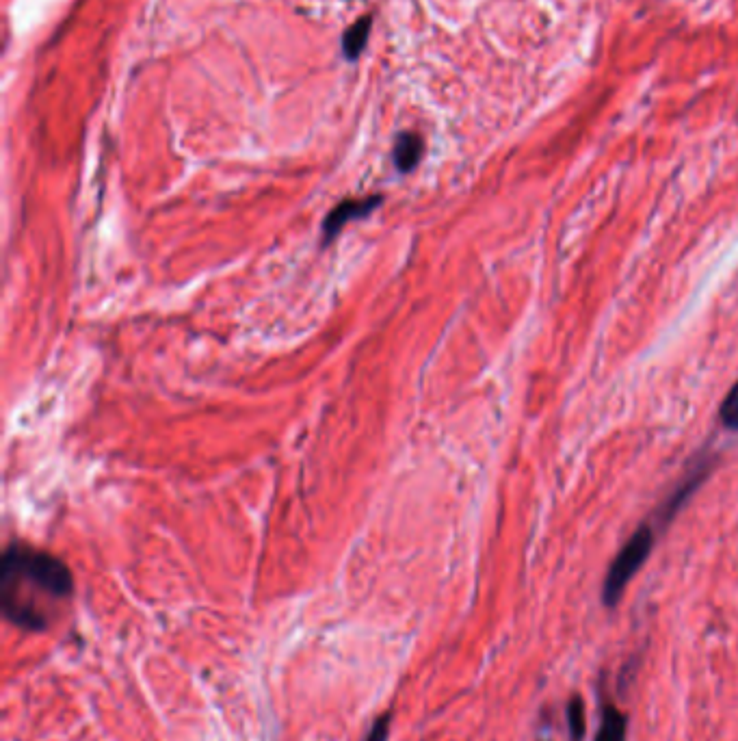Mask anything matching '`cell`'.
Returning a JSON list of instances; mask_svg holds the SVG:
<instances>
[{
  "mask_svg": "<svg viewBox=\"0 0 738 741\" xmlns=\"http://www.w3.org/2000/svg\"><path fill=\"white\" fill-rule=\"evenodd\" d=\"M74 577L59 557L13 542L0 566V609L13 627L44 633L72 603Z\"/></svg>",
  "mask_w": 738,
  "mask_h": 741,
  "instance_id": "6da1fadb",
  "label": "cell"
},
{
  "mask_svg": "<svg viewBox=\"0 0 738 741\" xmlns=\"http://www.w3.org/2000/svg\"><path fill=\"white\" fill-rule=\"evenodd\" d=\"M652 546H654L652 527L641 525L635 533H632V538L624 544V549L617 553L609 572H606L602 588V601L606 607H615L619 603V598H622L630 579L637 575L641 566L645 564V559L650 557Z\"/></svg>",
  "mask_w": 738,
  "mask_h": 741,
  "instance_id": "7a4b0ae2",
  "label": "cell"
},
{
  "mask_svg": "<svg viewBox=\"0 0 738 741\" xmlns=\"http://www.w3.org/2000/svg\"><path fill=\"white\" fill-rule=\"evenodd\" d=\"M384 202L381 195H373V198H362V200H345L340 202L332 213L327 215L325 224H323V243L327 245L329 241H334L336 234L345 228L349 221L353 219H362L368 213H373L375 208Z\"/></svg>",
  "mask_w": 738,
  "mask_h": 741,
  "instance_id": "3957f363",
  "label": "cell"
},
{
  "mask_svg": "<svg viewBox=\"0 0 738 741\" xmlns=\"http://www.w3.org/2000/svg\"><path fill=\"white\" fill-rule=\"evenodd\" d=\"M423 152H425V141L420 135L416 133H403L399 135L397 143H394V165H397L399 172L407 174L412 172V169L420 163V159H423Z\"/></svg>",
  "mask_w": 738,
  "mask_h": 741,
  "instance_id": "277c9868",
  "label": "cell"
},
{
  "mask_svg": "<svg viewBox=\"0 0 738 741\" xmlns=\"http://www.w3.org/2000/svg\"><path fill=\"white\" fill-rule=\"evenodd\" d=\"M371 29H373L371 16H364L353 26H349V29L345 31V37H342V52H345L347 59L355 61L362 55V50L368 42V35H371Z\"/></svg>",
  "mask_w": 738,
  "mask_h": 741,
  "instance_id": "5b68a950",
  "label": "cell"
},
{
  "mask_svg": "<svg viewBox=\"0 0 738 741\" xmlns=\"http://www.w3.org/2000/svg\"><path fill=\"white\" fill-rule=\"evenodd\" d=\"M596 741H626V718L615 707H606L602 713Z\"/></svg>",
  "mask_w": 738,
  "mask_h": 741,
  "instance_id": "8992f818",
  "label": "cell"
},
{
  "mask_svg": "<svg viewBox=\"0 0 738 741\" xmlns=\"http://www.w3.org/2000/svg\"><path fill=\"white\" fill-rule=\"evenodd\" d=\"M568 726H570V737L572 741H583L587 733V713H585V702L581 696H572L568 702Z\"/></svg>",
  "mask_w": 738,
  "mask_h": 741,
  "instance_id": "52a82bcc",
  "label": "cell"
},
{
  "mask_svg": "<svg viewBox=\"0 0 738 741\" xmlns=\"http://www.w3.org/2000/svg\"><path fill=\"white\" fill-rule=\"evenodd\" d=\"M719 416H721V423L728 429H738V382L732 386L726 401H723Z\"/></svg>",
  "mask_w": 738,
  "mask_h": 741,
  "instance_id": "ba28073f",
  "label": "cell"
},
{
  "mask_svg": "<svg viewBox=\"0 0 738 741\" xmlns=\"http://www.w3.org/2000/svg\"><path fill=\"white\" fill-rule=\"evenodd\" d=\"M390 722H392V713H384L379 715V718L375 720V724L371 726V731H368L366 735V741H386L388 735H390Z\"/></svg>",
  "mask_w": 738,
  "mask_h": 741,
  "instance_id": "9c48e42d",
  "label": "cell"
}]
</instances>
